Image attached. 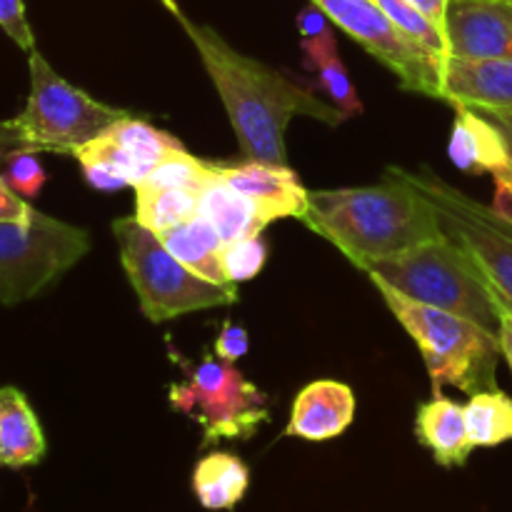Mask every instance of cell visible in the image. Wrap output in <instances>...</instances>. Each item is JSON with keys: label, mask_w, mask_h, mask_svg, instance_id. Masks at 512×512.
Returning a JSON list of instances; mask_svg holds the SVG:
<instances>
[{"label": "cell", "mask_w": 512, "mask_h": 512, "mask_svg": "<svg viewBox=\"0 0 512 512\" xmlns=\"http://www.w3.org/2000/svg\"><path fill=\"white\" fill-rule=\"evenodd\" d=\"M160 5H163L165 10H168L170 15H173V18H178V15H183V10H180V5H178V0H158Z\"/></svg>", "instance_id": "8d00e7d4"}, {"label": "cell", "mask_w": 512, "mask_h": 512, "mask_svg": "<svg viewBox=\"0 0 512 512\" xmlns=\"http://www.w3.org/2000/svg\"><path fill=\"white\" fill-rule=\"evenodd\" d=\"M480 113L498 125V130L503 133L505 143H508L510 158H512V110H480Z\"/></svg>", "instance_id": "d590c367"}, {"label": "cell", "mask_w": 512, "mask_h": 512, "mask_svg": "<svg viewBox=\"0 0 512 512\" xmlns=\"http://www.w3.org/2000/svg\"><path fill=\"white\" fill-rule=\"evenodd\" d=\"M363 273L408 295L410 300L463 315L498 333L493 290L475 260L448 233L393 258L373 260L365 265Z\"/></svg>", "instance_id": "277c9868"}, {"label": "cell", "mask_w": 512, "mask_h": 512, "mask_svg": "<svg viewBox=\"0 0 512 512\" xmlns=\"http://www.w3.org/2000/svg\"><path fill=\"white\" fill-rule=\"evenodd\" d=\"M265 260H268V243H265L263 233H255L248 235V238L235 240V243H228L223 248V253H220L225 278L233 285L258 278L260 270L265 268Z\"/></svg>", "instance_id": "4316f807"}, {"label": "cell", "mask_w": 512, "mask_h": 512, "mask_svg": "<svg viewBox=\"0 0 512 512\" xmlns=\"http://www.w3.org/2000/svg\"><path fill=\"white\" fill-rule=\"evenodd\" d=\"M465 423L473 448H495L512 440V398L503 390H483L465 403Z\"/></svg>", "instance_id": "cb8c5ba5"}, {"label": "cell", "mask_w": 512, "mask_h": 512, "mask_svg": "<svg viewBox=\"0 0 512 512\" xmlns=\"http://www.w3.org/2000/svg\"><path fill=\"white\" fill-rule=\"evenodd\" d=\"M445 38L453 58H512V0H450Z\"/></svg>", "instance_id": "7c38bea8"}, {"label": "cell", "mask_w": 512, "mask_h": 512, "mask_svg": "<svg viewBox=\"0 0 512 512\" xmlns=\"http://www.w3.org/2000/svg\"><path fill=\"white\" fill-rule=\"evenodd\" d=\"M310 3L318 5L330 23L363 45L385 68L393 70L400 88L440 100V65L418 45L410 43L390 23L375 0H310Z\"/></svg>", "instance_id": "30bf717a"}, {"label": "cell", "mask_w": 512, "mask_h": 512, "mask_svg": "<svg viewBox=\"0 0 512 512\" xmlns=\"http://www.w3.org/2000/svg\"><path fill=\"white\" fill-rule=\"evenodd\" d=\"M213 165L225 183L233 185L240 195L253 203L263 225L283 218L303 220V215L308 213L310 190L288 165L260 163V160Z\"/></svg>", "instance_id": "8fae6325"}, {"label": "cell", "mask_w": 512, "mask_h": 512, "mask_svg": "<svg viewBox=\"0 0 512 512\" xmlns=\"http://www.w3.org/2000/svg\"><path fill=\"white\" fill-rule=\"evenodd\" d=\"M330 28H333V25H330V18L315 3L305 5L298 13V30L303 38H315V35H323L325 30Z\"/></svg>", "instance_id": "d6a6232c"}, {"label": "cell", "mask_w": 512, "mask_h": 512, "mask_svg": "<svg viewBox=\"0 0 512 512\" xmlns=\"http://www.w3.org/2000/svg\"><path fill=\"white\" fill-rule=\"evenodd\" d=\"M250 470L235 453L215 450L195 463L190 488L205 510H233L245 498Z\"/></svg>", "instance_id": "e0dca14e"}, {"label": "cell", "mask_w": 512, "mask_h": 512, "mask_svg": "<svg viewBox=\"0 0 512 512\" xmlns=\"http://www.w3.org/2000/svg\"><path fill=\"white\" fill-rule=\"evenodd\" d=\"M35 208L25 198H20L0 175V220L3 223H28L33 220Z\"/></svg>", "instance_id": "4dcf8cb0"}, {"label": "cell", "mask_w": 512, "mask_h": 512, "mask_svg": "<svg viewBox=\"0 0 512 512\" xmlns=\"http://www.w3.org/2000/svg\"><path fill=\"white\" fill-rule=\"evenodd\" d=\"M173 360L183 365L185 378L170 385L168 400L173 410L203 428V445L248 440L270 420L268 395L250 383L235 363H225L215 353L198 363H188L180 353H173Z\"/></svg>", "instance_id": "8992f818"}, {"label": "cell", "mask_w": 512, "mask_h": 512, "mask_svg": "<svg viewBox=\"0 0 512 512\" xmlns=\"http://www.w3.org/2000/svg\"><path fill=\"white\" fill-rule=\"evenodd\" d=\"M20 145H25V140L15 120H0V168H3L10 150L20 148Z\"/></svg>", "instance_id": "836d02e7"}, {"label": "cell", "mask_w": 512, "mask_h": 512, "mask_svg": "<svg viewBox=\"0 0 512 512\" xmlns=\"http://www.w3.org/2000/svg\"><path fill=\"white\" fill-rule=\"evenodd\" d=\"M440 100L453 108L512 110V58H448L440 65Z\"/></svg>", "instance_id": "4fadbf2b"}, {"label": "cell", "mask_w": 512, "mask_h": 512, "mask_svg": "<svg viewBox=\"0 0 512 512\" xmlns=\"http://www.w3.org/2000/svg\"><path fill=\"white\" fill-rule=\"evenodd\" d=\"M158 238L163 240L165 248H168L185 268L193 270L195 275L210 280V283L233 285L225 278L223 263H220V253H223L225 248L223 238H220L218 230H215L203 215H195L188 223L165 230Z\"/></svg>", "instance_id": "ac0fdd59"}, {"label": "cell", "mask_w": 512, "mask_h": 512, "mask_svg": "<svg viewBox=\"0 0 512 512\" xmlns=\"http://www.w3.org/2000/svg\"><path fill=\"white\" fill-rule=\"evenodd\" d=\"M373 285L395 320L423 353L433 398L443 395L445 385L468 395L498 390L495 370H498V358L503 355L498 333L463 315L410 300L408 295L398 293L380 280H373Z\"/></svg>", "instance_id": "3957f363"}, {"label": "cell", "mask_w": 512, "mask_h": 512, "mask_svg": "<svg viewBox=\"0 0 512 512\" xmlns=\"http://www.w3.org/2000/svg\"><path fill=\"white\" fill-rule=\"evenodd\" d=\"M300 48L305 53V65L313 73H318L315 88L323 90L333 100L335 108L343 110L348 118H355V115L363 113L358 90H355L348 68H345V63L338 55V43H335L333 28L325 30L323 35H315V38H303Z\"/></svg>", "instance_id": "ffe728a7"}, {"label": "cell", "mask_w": 512, "mask_h": 512, "mask_svg": "<svg viewBox=\"0 0 512 512\" xmlns=\"http://www.w3.org/2000/svg\"><path fill=\"white\" fill-rule=\"evenodd\" d=\"M198 215H203L218 230L225 245L235 243L240 238H248V235L263 233L268 228L258 218L253 203L245 195H240L233 185L225 183L218 175V170H215V178L200 190Z\"/></svg>", "instance_id": "d6986e66"}, {"label": "cell", "mask_w": 512, "mask_h": 512, "mask_svg": "<svg viewBox=\"0 0 512 512\" xmlns=\"http://www.w3.org/2000/svg\"><path fill=\"white\" fill-rule=\"evenodd\" d=\"M135 220L155 235L183 225L198 215V193L180 188L135 185Z\"/></svg>", "instance_id": "7402d4cb"}, {"label": "cell", "mask_w": 512, "mask_h": 512, "mask_svg": "<svg viewBox=\"0 0 512 512\" xmlns=\"http://www.w3.org/2000/svg\"><path fill=\"white\" fill-rule=\"evenodd\" d=\"M38 153L40 150L30 148V145H20V148L10 150L8 158H5V163H3V168H0V175H3L5 183H8L10 188H13L15 193L25 200L40 195L45 180H48Z\"/></svg>", "instance_id": "83f0119b"}, {"label": "cell", "mask_w": 512, "mask_h": 512, "mask_svg": "<svg viewBox=\"0 0 512 512\" xmlns=\"http://www.w3.org/2000/svg\"><path fill=\"white\" fill-rule=\"evenodd\" d=\"M113 235L125 275L150 323L238 303V285H218L195 275L165 248L153 230L140 225L135 215L115 220Z\"/></svg>", "instance_id": "5b68a950"}, {"label": "cell", "mask_w": 512, "mask_h": 512, "mask_svg": "<svg viewBox=\"0 0 512 512\" xmlns=\"http://www.w3.org/2000/svg\"><path fill=\"white\" fill-rule=\"evenodd\" d=\"M408 3L413 5V8H418L425 18L433 20V23L445 33V15H448L450 0H408Z\"/></svg>", "instance_id": "e575fe53"}, {"label": "cell", "mask_w": 512, "mask_h": 512, "mask_svg": "<svg viewBox=\"0 0 512 512\" xmlns=\"http://www.w3.org/2000/svg\"><path fill=\"white\" fill-rule=\"evenodd\" d=\"M415 435L443 468H463L475 450L465 423V405L445 395H435L420 405L415 415Z\"/></svg>", "instance_id": "9a60e30c"}, {"label": "cell", "mask_w": 512, "mask_h": 512, "mask_svg": "<svg viewBox=\"0 0 512 512\" xmlns=\"http://www.w3.org/2000/svg\"><path fill=\"white\" fill-rule=\"evenodd\" d=\"M495 310H498V343L500 353L508 360L510 373H512V305L505 303L498 293H493Z\"/></svg>", "instance_id": "1f68e13d"}, {"label": "cell", "mask_w": 512, "mask_h": 512, "mask_svg": "<svg viewBox=\"0 0 512 512\" xmlns=\"http://www.w3.org/2000/svg\"><path fill=\"white\" fill-rule=\"evenodd\" d=\"M438 213L443 230L475 260L490 290L512 305V218L453 188L430 168H393Z\"/></svg>", "instance_id": "ba28073f"}, {"label": "cell", "mask_w": 512, "mask_h": 512, "mask_svg": "<svg viewBox=\"0 0 512 512\" xmlns=\"http://www.w3.org/2000/svg\"><path fill=\"white\" fill-rule=\"evenodd\" d=\"M375 3L383 8V13L388 15L390 23L410 40V43L418 45L423 53H428L430 58L438 65H443V60L448 58V38H445L443 30L433 23V20L425 18L418 8L408 3V0H375Z\"/></svg>", "instance_id": "d4e9b609"}, {"label": "cell", "mask_w": 512, "mask_h": 512, "mask_svg": "<svg viewBox=\"0 0 512 512\" xmlns=\"http://www.w3.org/2000/svg\"><path fill=\"white\" fill-rule=\"evenodd\" d=\"M30 95L23 113L15 115V125L23 133L25 145L35 150L73 155L80 145L128 118V110L100 103L85 90L58 75L53 65L35 48L28 53Z\"/></svg>", "instance_id": "52a82bcc"}, {"label": "cell", "mask_w": 512, "mask_h": 512, "mask_svg": "<svg viewBox=\"0 0 512 512\" xmlns=\"http://www.w3.org/2000/svg\"><path fill=\"white\" fill-rule=\"evenodd\" d=\"M90 233L35 210L28 223L0 220V305L35 298L88 255Z\"/></svg>", "instance_id": "9c48e42d"}, {"label": "cell", "mask_w": 512, "mask_h": 512, "mask_svg": "<svg viewBox=\"0 0 512 512\" xmlns=\"http://www.w3.org/2000/svg\"><path fill=\"white\" fill-rule=\"evenodd\" d=\"M185 35L195 45L205 73L213 80L238 138L243 160L288 165L285 133L293 115H308L325 125H340L348 115L325 103L310 88L280 70L238 53L218 30L178 15Z\"/></svg>", "instance_id": "6da1fadb"}, {"label": "cell", "mask_w": 512, "mask_h": 512, "mask_svg": "<svg viewBox=\"0 0 512 512\" xmlns=\"http://www.w3.org/2000/svg\"><path fill=\"white\" fill-rule=\"evenodd\" d=\"M355 393L340 380H315L293 400L285 435L323 443L343 435L355 420Z\"/></svg>", "instance_id": "5bb4252c"}, {"label": "cell", "mask_w": 512, "mask_h": 512, "mask_svg": "<svg viewBox=\"0 0 512 512\" xmlns=\"http://www.w3.org/2000/svg\"><path fill=\"white\" fill-rule=\"evenodd\" d=\"M0 30L25 53L35 50V35L25 15L23 0H0Z\"/></svg>", "instance_id": "f1b7e54d"}, {"label": "cell", "mask_w": 512, "mask_h": 512, "mask_svg": "<svg viewBox=\"0 0 512 512\" xmlns=\"http://www.w3.org/2000/svg\"><path fill=\"white\" fill-rule=\"evenodd\" d=\"M248 348H250L248 330H245L243 325L225 320L218 330V338H215L213 353L218 355L220 360H225V363H238V360L248 353Z\"/></svg>", "instance_id": "f546056e"}, {"label": "cell", "mask_w": 512, "mask_h": 512, "mask_svg": "<svg viewBox=\"0 0 512 512\" xmlns=\"http://www.w3.org/2000/svg\"><path fill=\"white\" fill-rule=\"evenodd\" d=\"M108 133H110V138H113L115 143L125 150V155L133 160L140 180H143L145 175L150 173V168H153V165H158L160 160L170 153V150L183 148V143H180L175 135L155 128V125H150L148 120L135 118L133 113H130L128 118L118 120L113 128H108Z\"/></svg>", "instance_id": "603a6c76"}, {"label": "cell", "mask_w": 512, "mask_h": 512, "mask_svg": "<svg viewBox=\"0 0 512 512\" xmlns=\"http://www.w3.org/2000/svg\"><path fill=\"white\" fill-rule=\"evenodd\" d=\"M303 223L360 270L445 235L430 200L393 168L385 170L378 185L310 193Z\"/></svg>", "instance_id": "7a4b0ae2"}, {"label": "cell", "mask_w": 512, "mask_h": 512, "mask_svg": "<svg viewBox=\"0 0 512 512\" xmlns=\"http://www.w3.org/2000/svg\"><path fill=\"white\" fill-rule=\"evenodd\" d=\"M215 178L213 160H200L190 155L185 148H175L160 160L158 165L150 168L140 183L155 185V188H180L193 190L200 195V190Z\"/></svg>", "instance_id": "484cf974"}, {"label": "cell", "mask_w": 512, "mask_h": 512, "mask_svg": "<svg viewBox=\"0 0 512 512\" xmlns=\"http://www.w3.org/2000/svg\"><path fill=\"white\" fill-rule=\"evenodd\" d=\"M45 433L23 390L0 388V468L20 470L45 458Z\"/></svg>", "instance_id": "2e32d148"}, {"label": "cell", "mask_w": 512, "mask_h": 512, "mask_svg": "<svg viewBox=\"0 0 512 512\" xmlns=\"http://www.w3.org/2000/svg\"><path fill=\"white\" fill-rule=\"evenodd\" d=\"M73 158L78 160L80 170H83L85 183L100 193H115V190L135 188L140 183L133 160L110 138L108 130L90 143L80 145Z\"/></svg>", "instance_id": "44dd1931"}]
</instances>
